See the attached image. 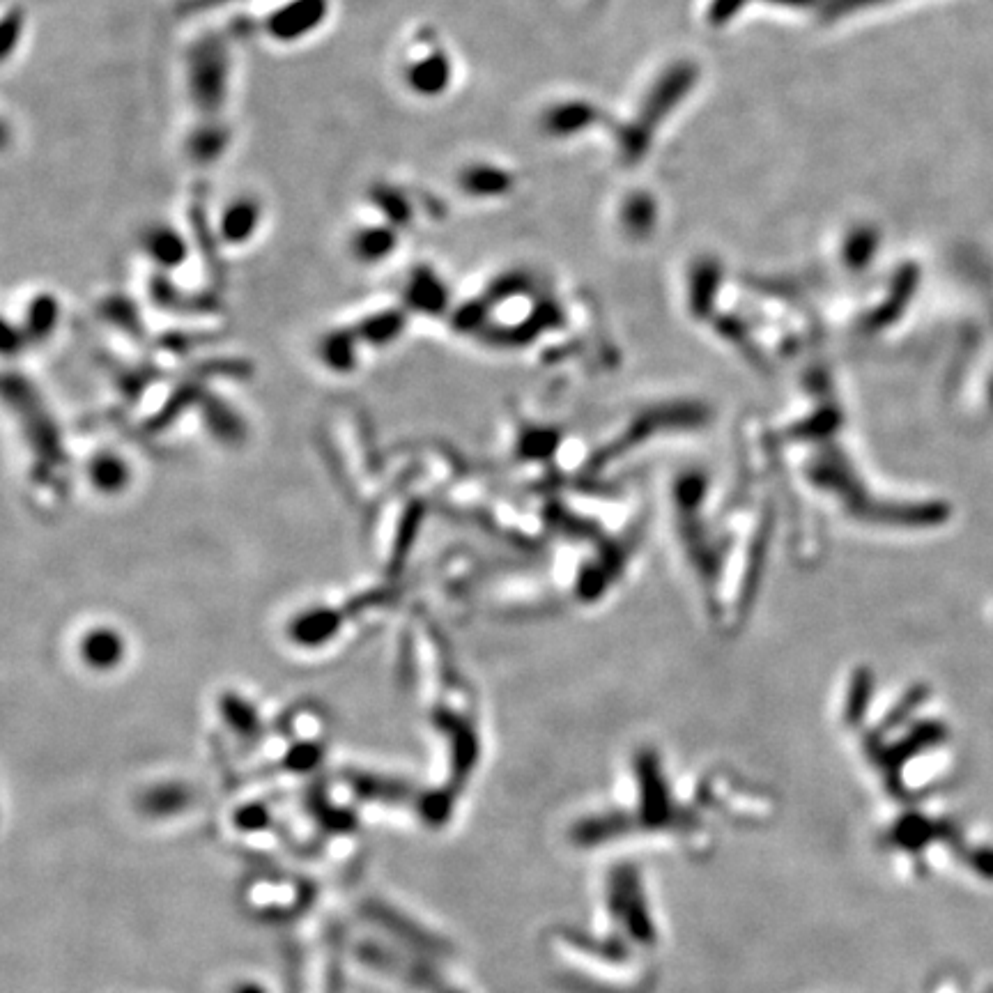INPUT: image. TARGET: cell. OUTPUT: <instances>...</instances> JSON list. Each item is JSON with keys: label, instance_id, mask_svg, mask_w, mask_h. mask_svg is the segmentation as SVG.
<instances>
[{"label": "cell", "instance_id": "obj_1", "mask_svg": "<svg viewBox=\"0 0 993 993\" xmlns=\"http://www.w3.org/2000/svg\"><path fill=\"white\" fill-rule=\"evenodd\" d=\"M403 76L407 88H410L414 95L419 97L440 95V92L446 88V81H449V63H446L444 51H433V49L423 51V44H419L417 49H414V56H410L407 65H403Z\"/></svg>", "mask_w": 993, "mask_h": 993}, {"label": "cell", "instance_id": "obj_2", "mask_svg": "<svg viewBox=\"0 0 993 993\" xmlns=\"http://www.w3.org/2000/svg\"><path fill=\"white\" fill-rule=\"evenodd\" d=\"M260 226V205L256 198L242 196L230 200L219 221V235L228 244H242L256 233Z\"/></svg>", "mask_w": 993, "mask_h": 993}, {"label": "cell", "instance_id": "obj_3", "mask_svg": "<svg viewBox=\"0 0 993 993\" xmlns=\"http://www.w3.org/2000/svg\"><path fill=\"white\" fill-rule=\"evenodd\" d=\"M396 242V228L387 221L382 226H361L352 237V253L359 263L373 265L384 260V256H389L396 249Z\"/></svg>", "mask_w": 993, "mask_h": 993}, {"label": "cell", "instance_id": "obj_4", "mask_svg": "<svg viewBox=\"0 0 993 993\" xmlns=\"http://www.w3.org/2000/svg\"><path fill=\"white\" fill-rule=\"evenodd\" d=\"M125 642L113 628H92L81 637V656L92 667H111L120 660Z\"/></svg>", "mask_w": 993, "mask_h": 993}, {"label": "cell", "instance_id": "obj_5", "mask_svg": "<svg viewBox=\"0 0 993 993\" xmlns=\"http://www.w3.org/2000/svg\"><path fill=\"white\" fill-rule=\"evenodd\" d=\"M145 251L150 253L152 260H157L164 267H175L187 256V246L182 244L180 233H175L171 226L152 228L145 235Z\"/></svg>", "mask_w": 993, "mask_h": 993}, {"label": "cell", "instance_id": "obj_6", "mask_svg": "<svg viewBox=\"0 0 993 993\" xmlns=\"http://www.w3.org/2000/svg\"><path fill=\"white\" fill-rule=\"evenodd\" d=\"M90 481H95L99 488L104 490H118L127 483L125 479V463L122 458L115 456H99L95 458V463L90 465Z\"/></svg>", "mask_w": 993, "mask_h": 993}]
</instances>
